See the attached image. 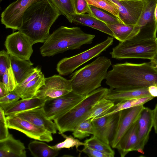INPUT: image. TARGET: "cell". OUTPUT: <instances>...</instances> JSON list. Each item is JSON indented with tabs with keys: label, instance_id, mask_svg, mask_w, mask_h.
Returning a JSON list of instances; mask_svg holds the SVG:
<instances>
[{
	"label": "cell",
	"instance_id": "cell-13",
	"mask_svg": "<svg viewBox=\"0 0 157 157\" xmlns=\"http://www.w3.org/2000/svg\"><path fill=\"white\" fill-rule=\"evenodd\" d=\"M33 44L25 34L18 31L8 36L4 45L10 55L29 60L33 50Z\"/></svg>",
	"mask_w": 157,
	"mask_h": 157
},
{
	"label": "cell",
	"instance_id": "cell-39",
	"mask_svg": "<svg viewBox=\"0 0 157 157\" xmlns=\"http://www.w3.org/2000/svg\"><path fill=\"white\" fill-rule=\"evenodd\" d=\"M6 116L4 110L0 107V140L7 138L10 134Z\"/></svg>",
	"mask_w": 157,
	"mask_h": 157
},
{
	"label": "cell",
	"instance_id": "cell-20",
	"mask_svg": "<svg viewBox=\"0 0 157 157\" xmlns=\"http://www.w3.org/2000/svg\"><path fill=\"white\" fill-rule=\"evenodd\" d=\"M137 121L126 132L115 148L121 157H124L131 151H137L138 146Z\"/></svg>",
	"mask_w": 157,
	"mask_h": 157
},
{
	"label": "cell",
	"instance_id": "cell-45",
	"mask_svg": "<svg viewBox=\"0 0 157 157\" xmlns=\"http://www.w3.org/2000/svg\"><path fill=\"white\" fill-rule=\"evenodd\" d=\"M154 16L156 22H157V3L155 6V11H154Z\"/></svg>",
	"mask_w": 157,
	"mask_h": 157
},
{
	"label": "cell",
	"instance_id": "cell-38",
	"mask_svg": "<svg viewBox=\"0 0 157 157\" xmlns=\"http://www.w3.org/2000/svg\"><path fill=\"white\" fill-rule=\"evenodd\" d=\"M11 66L10 55L4 50L0 52V76L1 79L6 70Z\"/></svg>",
	"mask_w": 157,
	"mask_h": 157
},
{
	"label": "cell",
	"instance_id": "cell-6",
	"mask_svg": "<svg viewBox=\"0 0 157 157\" xmlns=\"http://www.w3.org/2000/svg\"><path fill=\"white\" fill-rule=\"evenodd\" d=\"M157 53V38L134 42L127 40L113 48L109 53L117 59L137 58L152 59Z\"/></svg>",
	"mask_w": 157,
	"mask_h": 157
},
{
	"label": "cell",
	"instance_id": "cell-4",
	"mask_svg": "<svg viewBox=\"0 0 157 157\" xmlns=\"http://www.w3.org/2000/svg\"><path fill=\"white\" fill-rule=\"evenodd\" d=\"M111 65L110 59L101 56L75 71L70 76L72 91L79 95L86 96L100 87Z\"/></svg>",
	"mask_w": 157,
	"mask_h": 157
},
{
	"label": "cell",
	"instance_id": "cell-29",
	"mask_svg": "<svg viewBox=\"0 0 157 157\" xmlns=\"http://www.w3.org/2000/svg\"><path fill=\"white\" fill-rule=\"evenodd\" d=\"M114 102L105 97L97 101L92 106L90 114L86 120L92 122L108 112L114 105Z\"/></svg>",
	"mask_w": 157,
	"mask_h": 157
},
{
	"label": "cell",
	"instance_id": "cell-42",
	"mask_svg": "<svg viewBox=\"0 0 157 157\" xmlns=\"http://www.w3.org/2000/svg\"><path fill=\"white\" fill-rule=\"evenodd\" d=\"M152 111L153 127L156 133L157 134V104Z\"/></svg>",
	"mask_w": 157,
	"mask_h": 157
},
{
	"label": "cell",
	"instance_id": "cell-10",
	"mask_svg": "<svg viewBox=\"0 0 157 157\" xmlns=\"http://www.w3.org/2000/svg\"><path fill=\"white\" fill-rule=\"evenodd\" d=\"M71 80L59 75L45 78L44 84L37 92L34 97L44 101L55 98L72 91Z\"/></svg>",
	"mask_w": 157,
	"mask_h": 157
},
{
	"label": "cell",
	"instance_id": "cell-19",
	"mask_svg": "<svg viewBox=\"0 0 157 157\" xmlns=\"http://www.w3.org/2000/svg\"><path fill=\"white\" fill-rule=\"evenodd\" d=\"M24 144L10 134L6 138L0 140V157H26Z\"/></svg>",
	"mask_w": 157,
	"mask_h": 157
},
{
	"label": "cell",
	"instance_id": "cell-3",
	"mask_svg": "<svg viewBox=\"0 0 157 157\" xmlns=\"http://www.w3.org/2000/svg\"><path fill=\"white\" fill-rule=\"evenodd\" d=\"M95 36L84 32L78 27L61 26L50 35L40 50L44 57L53 56L69 50L80 49L92 43Z\"/></svg>",
	"mask_w": 157,
	"mask_h": 157
},
{
	"label": "cell",
	"instance_id": "cell-1",
	"mask_svg": "<svg viewBox=\"0 0 157 157\" xmlns=\"http://www.w3.org/2000/svg\"><path fill=\"white\" fill-rule=\"evenodd\" d=\"M108 71L106 83L110 88L136 90L157 86V69L150 62L141 64L116 63Z\"/></svg>",
	"mask_w": 157,
	"mask_h": 157
},
{
	"label": "cell",
	"instance_id": "cell-15",
	"mask_svg": "<svg viewBox=\"0 0 157 157\" xmlns=\"http://www.w3.org/2000/svg\"><path fill=\"white\" fill-rule=\"evenodd\" d=\"M118 9L120 21L124 24L133 25L142 13L143 4L141 0H109Z\"/></svg>",
	"mask_w": 157,
	"mask_h": 157
},
{
	"label": "cell",
	"instance_id": "cell-5",
	"mask_svg": "<svg viewBox=\"0 0 157 157\" xmlns=\"http://www.w3.org/2000/svg\"><path fill=\"white\" fill-rule=\"evenodd\" d=\"M109 89L100 87L86 95L85 98L68 112L54 120L59 133L73 131L81 122L86 120L91 107L97 101L105 97Z\"/></svg>",
	"mask_w": 157,
	"mask_h": 157
},
{
	"label": "cell",
	"instance_id": "cell-2",
	"mask_svg": "<svg viewBox=\"0 0 157 157\" xmlns=\"http://www.w3.org/2000/svg\"><path fill=\"white\" fill-rule=\"evenodd\" d=\"M61 14L51 0H41L31 6L22 17L18 31L33 44L44 43L50 35V29Z\"/></svg>",
	"mask_w": 157,
	"mask_h": 157
},
{
	"label": "cell",
	"instance_id": "cell-11",
	"mask_svg": "<svg viewBox=\"0 0 157 157\" xmlns=\"http://www.w3.org/2000/svg\"><path fill=\"white\" fill-rule=\"evenodd\" d=\"M6 119L9 128L20 131L30 138L47 142L53 140L50 132L16 115L7 116Z\"/></svg>",
	"mask_w": 157,
	"mask_h": 157
},
{
	"label": "cell",
	"instance_id": "cell-7",
	"mask_svg": "<svg viewBox=\"0 0 157 157\" xmlns=\"http://www.w3.org/2000/svg\"><path fill=\"white\" fill-rule=\"evenodd\" d=\"M113 37L108 36L104 41L82 52L63 58L57 64V71L59 75L64 76L72 73L82 65L99 56L113 44Z\"/></svg>",
	"mask_w": 157,
	"mask_h": 157
},
{
	"label": "cell",
	"instance_id": "cell-8",
	"mask_svg": "<svg viewBox=\"0 0 157 157\" xmlns=\"http://www.w3.org/2000/svg\"><path fill=\"white\" fill-rule=\"evenodd\" d=\"M144 8L142 14L136 24L139 28L137 33L128 40L137 42L157 38V22L154 11L157 0H144Z\"/></svg>",
	"mask_w": 157,
	"mask_h": 157
},
{
	"label": "cell",
	"instance_id": "cell-25",
	"mask_svg": "<svg viewBox=\"0 0 157 157\" xmlns=\"http://www.w3.org/2000/svg\"><path fill=\"white\" fill-rule=\"evenodd\" d=\"M44 103V101L36 97L21 99L4 110L6 116H12L22 112L41 108Z\"/></svg>",
	"mask_w": 157,
	"mask_h": 157
},
{
	"label": "cell",
	"instance_id": "cell-14",
	"mask_svg": "<svg viewBox=\"0 0 157 157\" xmlns=\"http://www.w3.org/2000/svg\"><path fill=\"white\" fill-rule=\"evenodd\" d=\"M144 107L141 105L119 112L117 122L110 144L113 148H116L124 133L137 121Z\"/></svg>",
	"mask_w": 157,
	"mask_h": 157
},
{
	"label": "cell",
	"instance_id": "cell-26",
	"mask_svg": "<svg viewBox=\"0 0 157 157\" xmlns=\"http://www.w3.org/2000/svg\"><path fill=\"white\" fill-rule=\"evenodd\" d=\"M113 32L114 37L119 42H123L135 36L139 32L136 25H132L118 22L106 24Z\"/></svg>",
	"mask_w": 157,
	"mask_h": 157
},
{
	"label": "cell",
	"instance_id": "cell-31",
	"mask_svg": "<svg viewBox=\"0 0 157 157\" xmlns=\"http://www.w3.org/2000/svg\"><path fill=\"white\" fill-rule=\"evenodd\" d=\"M72 134L75 138L82 139L89 136L94 133V126L89 120H86L79 124L73 131Z\"/></svg>",
	"mask_w": 157,
	"mask_h": 157
},
{
	"label": "cell",
	"instance_id": "cell-33",
	"mask_svg": "<svg viewBox=\"0 0 157 157\" xmlns=\"http://www.w3.org/2000/svg\"><path fill=\"white\" fill-rule=\"evenodd\" d=\"M61 14L68 20L75 14L72 0H51Z\"/></svg>",
	"mask_w": 157,
	"mask_h": 157
},
{
	"label": "cell",
	"instance_id": "cell-34",
	"mask_svg": "<svg viewBox=\"0 0 157 157\" xmlns=\"http://www.w3.org/2000/svg\"><path fill=\"white\" fill-rule=\"evenodd\" d=\"M89 8L88 14L106 24L121 23L114 16H112L96 7L89 5Z\"/></svg>",
	"mask_w": 157,
	"mask_h": 157
},
{
	"label": "cell",
	"instance_id": "cell-16",
	"mask_svg": "<svg viewBox=\"0 0 157 157\" xmlns=\"http://www.w3.org/2000/svg\"><path fill=\"white\" fill-rule=\"evenodd\" d=\"M119 112L107 116L97 117L92 123L95 136L104 142L110 144L117 122Z\"/></svg>",
	"mask_w": 157,
	"mask_h": 157
},
{
	"label": "cell",
	"instance_id": "cell-17",
	"mask_svg": "<svg viewBox=\"0 0 157 157\" xmlns=\"http://www.w3.org/2000/svg\"><path fill=\"white\" fill-rule=\"evenodd\" d=\"M137 122L138 146L136 151L144 154V147L148 142L150 132L153 127L152 110L144 107Z\"/></svg>",
	"mask_w": 157,
	"mask_h": 157
},
{
	"label": "cell",
	"instance_id": "cell-32",
	"mask_svg": "<svg viewBox=\"0 0 157 157\" xmlns=\"http://www.w3.org/2000/svg\"><path fill=\"white\" fill-rule=\"evenodd\" d=\"M85 0L89 5L102 9L109 12L116 17L121 21L118 8L116 6L109 0Z\"/></svg>",
	"mask_w": 157,
	"mask_h": 157
},
{
	"label": "cell",
	"instance_id": "cell-40",
	"mask_svg": "<svg viewBox=\"0 0 157 157\" xmlns=\"http://www.w3.org/2000/svg\"><path fill=\"white\" fill-rule=\"evenodd\" d=\"M75 13L80 14L89 11V5L85 0H72Z\"/></svg>",
	"mask_w": 157,
	"mask_h": 157
},
{
	"label": "cell",
	"instance_id": "cell-18",
	"mask_svg": "<svg viewBox=\"0 0 157 157\" xmlns=\"http://www.w3.org/2000/svg\"><path fill=\"white\" fill-rule=\"evenodd\" d=\"M14 115L45 129L52 134L57 133V129L55 123L48 117L43 107L20 112Z\"/></svg>",
	"mask_w": 157,
	"mask_h": 157
},
{
	"label": "cell",
	"instance_id": "cell-36",
	"mask_svg": "<svg viewBox=\"0 0 157 157\" xmlns=\"http://www.w3.org/2000/svg\"><path fill=\"white\" fill-rule=\"evenodd\" d=\"M1 80L10 92L15 89L17 84L11 66L6 70Z\"/></svg>",
	"mask_w": 157,
	"mask_h": 157
},
{
	"label": "cell",
	"instance_id": "cell-21",
	"mask_svg": "<svg viewBox=\"0 0 157 157\" xmlns=\"http://www.w3.org/2000/svg\"><path fill=\"white\" fill-rule=\"evenodd\" d=\"M151 96L148 90V87L136 90H123L109 89L105 98L114 102L139 98Z\"/></svg>",
	"mask_w": 157,
	"mask_h": 157
},
{
	"label": "cell",
	"instance_id": "cell-9",
	"mask_svg": "<svg viewBox=\"0 0 157 157\" xmlns=\"http://www.w3.org/2000/svg\"><path fill=\"white\" fill-rule=\"evenodd\" d=\"M86 96L72 91L61 97L45 101L43 107L48 117L54 120L73 108Z\"/></svg>",
	"mask_w": 157,
	"mask_h": 157
},
{
	"label": "cell",
	"instance_id": "cell-22",
	"mask_svg": "<svg viewBox=\"0 0 157 157\" xmlns=\"http://www.w3.org/2000/svg\"><path fill=\"white\" fill-rule=\"evenodd\" d=\"M71 23L89 26L114 37V34L106 24L88 14H73L68 20Z\"/></svg>",
	"mask_w": 157,
	"mask_h": 157
},
{
	"label": "cell",
	"instance_id": "cell-30",
	"mask_svg": "<svg viewBox=\"0 0 157 157\" xmlns=\"http://www.w3.org/2000/svg\"><path fill=\"white\" fill-rule=\"evenodd\" d=\"M85 145L111 155L112 157L114 156L115 152L110 144H107L93 136L90 138L86 140L84 142Z\"/></svg>",
	"mask_w": 157,
	"mask_h": 157
},
{
	"label": "cell",
	"instance_id": "cell-43",
	"mask_svg": "<svg viewBox=\"0 0 157 157\" xmlns=\"http://www.w3.org/2000/svg\"><path fill=\"white\" fill-rule=\"evenodd\" d=\"M10 92L8 90L6 86L2 82L0 81V98L3 97L8 94Z\"/></svg>",
	"mask_w": 157,
	"mask_h": 157
},
{
	"label": "cell",
	"instance_id": "cell-41",
	"mask_svg": "<svg viewBox=\"0 0 157 157\" xmlns=\"http://www.w3.org/2000/svg\"><path fill=\"white\" fill-rule=\"evenodd\" d=\"M81 151L90 157H112L110 155L94 149L86 145L84 146Z\"/></svg>",
	"mask_w": 157,
	"mask_h": 157
},
{
	"label": "cell",
	"instance_id": "cell-12",
	"mask_svg": "<svg viewBox=\"0 0 157 157\" xmlns=\"http://www.w3.org/2000/svg\"><path fill=\"white\" fill-rule=\"evenodd\" d=\"M41 0H17L10 4L1 14V22L6 28L19 30L22 17L32 4Z\"/></svg>",
	"mask_w": 157,
	"mask_h": 157
},
{
	"label": "cell",
	"instance_id": "cell-44",
	"mask_svg": "<svg viewBox=\"0 0 157 157\" xmlns=\"http://www.w3.org/2000/svg\"><path fill=\"white\" fill-rule=\"evenodd\" d=\"M150 62L152 65L157 69V53L154 57L150 60Z\"/></svg>",
	"mask_w": 157,
	"mask_h": 157
},
{
	"label": "cell",
	"instance_id": "cell-28",
	"mask_svg": "<svg viewBox=\"0 0 157 157\" xmlns=\"http://www.w3.org/2000/svg\"><path fill=\"white\" fill-rule=\"evenodd\" d=\"M154 98L152 96H148L121 101L114 105L108 112L99 117L109 116L117 113L123 110L139 105H144Z\"/></svg>",
	"mask_w": 157,
	"mask_h": 157
},
{
	"label": "cell",
	"instance_id": "cell-24",
	"mask_svg": "<svg viewBox=\"0 0 157 157\" xmlns=\"http://www.w3.org/2000/svg\"><path fill=\"white\" fill-rule=\"evenodd\" d=\"M45 78L42 72L32 80L22 85H17L13 90L21 99L34 97L37 92L44 83Z\"/></svg>",
	"mask_w": 157,
	"mask_h": 157
},
{
	"label": "cell",
	"instance_id": "cell-27",
	"mask_svg": "<svg viewBox=\"0 0 157 157\" xmlns=\"http://www.w3.org/2000/svg\"><path fill=\"white\" fill-rule=\"evenodd\" d=\"M41 141L35 140L29 144L28 149L33 156L55 157L58 155L59 150L54 149L46 143Z\"/></svg>",
	"mask_w": 157,
	"mask_h": 157
},
{
	"label": "cell",
	"instance_id": "cell-37",
	"mask_svg": "<svg viewBox=\"0 0 157 157\" xmlns=\"http://www.w3.org/2000/svg\"><path fill=\"white\" fill-rule=\"evenodd\" d=\"M20 98L14 91L10 92L7 95L0 98V107L4 110L16 103Z\"/></svg>",
	"mask_w": 157,
	"mask_h": 157
},
{
	"label": "cell",
	"instance_id": "cell-23",
	"mask_svg": "<svg viewBox=\"0 0 157 157\" xmlns=\"http://www.w3.org/2000/svg\"><path fill=\"white\" fill-rule=\"evenodd\" d=\"M11 66L17 85L33 72L37 67H34L33 63L29 60L21 59L10 55Z\"/></svg>",
	"mask_w": 157,
	"mask_h": 157
},
{
	"label": "cell",
	"instance_id": "cell-35",
	"mask_svg": "<svg viewBox=\"0 0 157 157\" xmlns=\"http://www.w3.org/2000/svg\"><path fill=\"white\" fill-rule=\"evenodd\" d=\"M61 136L65 139L64 141L59 143L55 145L51 146V147L55 149L59 150L62 148H73L75 147L77 151H78V148L81 146H84V143L81 142L77 139H75L72 136H67L63 133L61 134Z\"/></svg>",
	"mask_w": 157,
	"mask_h": 157
}]
</instances>
